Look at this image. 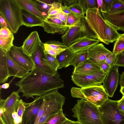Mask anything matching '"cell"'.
<instances>
[{
  "label": "cell",
  "mask_w": 124,
  "mask_h": 124,
  "mask_svg": "<svg viewBox=\"0 0 124 124\" xmlns=\"http://www.w3.org/2000/svg\"><path fill=\"white\" fill-rule=\"evenodd\" d=\"M57 71L51 74L43 71L35 66L15 85L18 87L17 91L22 93L27 99L41 96L52 90L63 87V81Z\"/></svg>",
  "instance_id": "6da1fadb"
},
{
  "label": "cell",
  "mask_w": 124,
  "mask_h": 124,
  "mask_svg": "<svg viewBox=\"0 0 124 124\" xmlns=\"http://www.w3.org/2000/svg\"><path fill=\"white\" fill-rule=\"evenodd\" d=\"M71 110L81 124H103L99 107L86 100H77Z\"/></svg>",
  "instance_id": "7a4b0ae2"
},
{
  "label": "cell",
  "mask_w": 124,
  "mask_h": 124,
  "mask_svg": "<svg viewBox=\"0 0 124 124\" xmlns=\"http://www.w3.org/2000/svg\"><path fill=\"white\" fill-rule=\"evenodd\" d=\"M23 8L17 0H0V15L4 19L9 29L16 33L23 25Z\"/></svg>",
  "instance_id": "3957f363"
},
{
  "label": "cell",
  "mask_w": 124,
  "mask_h": 124,
  "mask_svg": "<svg viewBox=\"0 0 124 124\" xmlns=\"http://www.w3.org/2000/svg\"><path fill=\"white\" fill-rule=\"evenodd\" d=\"M43 96L44 110L37 124H43L50 117L62 110L65 98L58 89L50 91Z\"/></svg>",
  "instance_id": "277c9868"
},
{
  "label": "cell",
  "mask_w": 124,
  "mask_h": 124,
  "mask_svg": "<svg viewBox=\"0 0 124 124\" xmlns=\"http://www.w3.org/2000/svg\"><path fill=\"white\" fill-rule=\"evenodd\" d=\"M85 37L97 39L96 35L89 26L83 15L81 21L70 27L61 37L62 42L68 47Z\"/></svg>",
  "instance_id": "5b68a950"
},
{
  "label": "cell",
  "mask_w": 124,
  "mask_h": 124,
  "mask_svg": "<svg viewBox=\"0 0 124 124\" xmlns=\"http://www.w3.org/2000/svg\"><path fill=\"white\" fill-rule=\"evenodd\" d=\"M97 8L88 9L86 11L85 20L89 27L96 35L100 41L107 45L106 37V21L101 16L100 9L96 13Z\"/></svg>",
  "instance_id": "8992f818"
},
{
  "label": "cell",
  "mask_w": 124,
  "mask_h": 124,
  "mask_svg": "<svg viewBox=\"0 0 124 124\" xmlns=\"http://www.w3.org/2000/svg\"><path fill=\"white\" fill-rule=\"evenodd\" d=\"M117 101L108 99L99 107L103 124H124V116L119 111Z\"/></svg>",
  "instance_id": "52a82bcc"
},
{
  "label": "cell",
  "mask_w": 124,
  "mask_h": 124,
  "mask_svg": "<svg viewBox=\"0 0 124 124\" xmlns=\"http://www.w3.org/2000/svg\"><path fill=\"white\" fill-rule=\"evenodd\" d=\"M108 72L102 70L98 73L91 74H83L73 73L71 80L74 83L81 88L101 85Z\"/></svg>",
  "instance_id": "ba28073f"
},
{
  "label": "cell",
  "mask_w": 124,
  "mask_h": 124,
  "mask_svg": "<svg viewBox=\"0 0 124 124\" xmlns=\"http://www.w3.org/2000/svg\"><path fill=\"white\" fill-rule=\"evenodd\" d=\"M19 93L17 91H14L5 100L0 97V107L2 108L5 111L0 118L2 119L4 124H14L12 114L20 99Z\"/></svg>",
  "instance_id": "9c48e42d"
},
{
  "label": "cell",
  "mask_w": 124,
  "mask_h": 124,
  "mask_svg": "<svg viewBox=\"0 0 124 124\" xmlns=\"http://www.w3.org/2000/svg\"><path fill=\"white\" fill-rule=\"evenodd\" d=\"M81 91L86 100L99 107L108 99L102 85L81 88Z\"/></svg>",
  "instance_id": "30bf717a"
},
{
  "label": "cell",
  "mask_w": 124,
  "mask_h": 124,
  "mask_svg": "<svg viewBox=\"0 0 124 124\" xmlns=\"http://www.w3.org/2000/svg\"><path fill=\"white\" fill-rule=\"evenodd\" d=\"M43 101V96L36 97L32 102L26 103L22 118V124H35Z\"/></svg>",
  "instance_id": "8fae6325"
},
{
  "label": "cell",
  "mask_w": 124,
  "mask_h": 124,
  "mask_svg": "<svg viewBox=\"0 0 124 124\" xmlns=\"http://www.w3.org/2000/svg\"><path fill=\"white\" fill-rule=\"evenodd\" d=\"M8 52L16 62L28 71H31L35 67V64L32 57L23 52L22 46L14 45Z\"/></svg>",
  "instance_id": "7c38bea8"
},
{
  "label": "cell",
  "mask_w": 124,
  "mask_h": 124,
  "mask_svg": "<svg viewBox=\"0 0 124 124\" xmlns=\"http://www.w3.org/2000/svg\"><path fill=\"white\" fill-rule=\"evenodd\" d=\"M118 67L113 66L110 68L103 82V86L109 97H112L118 86L119 75Z\"/></svg>",
  "instance_id": "4fadbf2b"
},
{
  "label": "cell",
  "mask_w": 124,
  "mask_h": 124,
  "mask_svg": "<svg viewBox=\"0 0 124 124\" xmlns=\"http://www.w3.org/2000/svg\"><path fill=\"white\" fill-rule=\"evenodd\" d=\"M42 27L44 31L48 33H58L63 35L70 27L67 26L65 23L59 19L46 16L43 21Z\"/></svg>",
  "instance_id": "5bb4252c"
},
{
  "label": "cell",
  "mask_w": 124,
  "mask_h": 124,
  "mask_svg": "<svg viewBox=\"0 0 124 124\" xmlns=\"http://www.w3.org/2000/svg\"><path fill=\"white\" fill-rule=\"evenodd\" d=\"M87 51L88 54V60L97 65L100 61H105L107 57L112 53L101 43L94 45Z\"/></svg>",
  "instance_id": "9a60e30c"
},
{
  "label": "cell",
  "mask_w": 124,
  "mask_h": 124,
  "mask_svg": "<svg viewBox=\"0 0 124 124\" xmlns=\"http://www.w3.org/2000/svg\"><path fill=\"white\" fill-rule=\"evenodd\" d=\"M42 43L38 32L34 31L26 38L22 46L23 52L31 57L40 46Z\"/></svg>",
  "instance_id": "2e32d148"
},
{
  "label": "cell",
  "mask_w": 124,
  "mask_h": 124,
  "mask_svg": "<svg viewBox=\"0 0 124 124\" xmlns=\"http://www.w3.org/2000/svg\"><path fill=\"white\" fill-rule=\"evenodd\" d=\"M6 68L9 77L12 76L21 79L29 72L16 62L8 52L6 53Z\"/></svg>",
  "instance_id": "e0dca14e"
},
{
  "label": "cell",
  "mask_w": 124,
  "mask_h": 124,
  "mask_svg": "<svg viewBox=\"0 0 124 124\" xmlns=\"http://www.w3.org/2000/svg\"><path fill=\"white\" fill-rule=\"evenodd\" d=\"M102 15L105 21L118 30L124 32V11L113 14L102 12Z\"/></svg>",
  "instance_id": "ac0fdd59"
},
{
  "label": "cell",
  "mask_w": 124,
  "mask_h": 124,
  "mask_svg": "<svg viewBox=\"0 0 124 124\" xmlns=\"http://www.w3.org/2000/svg\"><path fill=\"white\" fill-rule=\"evenodd\" d=\"M100 42L97 39L85 37L75 42L68 47L74 53L87 51Z\"/></svg>",
  "instance_id": "d6986e66"
},
{
  "label": "cell",
  "mask_w": 124,
  "mask_h": 124,
  "mask_svg": "<svg viewBox=\"0 0 124 124\" xmlns=\"http://www.w3.org/2000/svg\"><path fill=\"white\" fill-rule=\"evenodd\" d=\"M44 54V43L42 42L40 46L31 56L35 67L48 73L53 74L55 73L57 71H56L52 69L42 62L41 58Z\"/></svg>",
  "instance_id": "ffe728a7"
},
{
  "label": "cell",
  "mask_w": 124,
  "mask_h": 124,
  "mask_svg": "<svg viewBox=\"0 0 124 124\" xmlns=\"http://www.w3.org/2000/svg\"><path fill=\"white\" fill-rule=\"evenodd\" d=\"M23 9L36 16L44 21L46 16L43 14L33 0H17Z\"/></svg>",
  "instance_id": "44dd1931"
},
{
  "label": "cell",
  "mask_w": 124,
  "mask_h": 124,
  "mask_svg": "<svg viewBox=\"0 0 124 124\" xmlns=\"http://www.w3.org/2000/svg\"><path fill=\"white\" fill-rule=\"evenodd\" d=\"M102 70L97 64L88 60L79 66L74 69L73 73L83 74H93Z\"/></svg>",
  "instance_id": "7402d4cb"
},
{
  "label": "cell",
  "mask_w": 124,
  "mask_h": 124,
  "mask_svg": "<svg viewBox=\"0 0 124 124\" xmlns=\"http://www.w3.org/2000/svg\"><path fill=\"white\" fill-rule=\"evenodd\" d=\"M22 18L23 25L28 27L36 26L43 27V21L38 17L23 9Z\"/></svg>",
  "instance_id": "603a6c76"
},
{
  "label": "cell",
  "mask_w": 124,
  "mask_h": 124,
  "mask_svg": "<svg viewBox=\"0 0 124 124\" xmlns=\"http://www.w3.org/2000/svg\"><path fill=\"white\" fill-rule=\"evenodd\" d=\"M74 54V53L68 47L58 54L56 58L59 64L58 69L66 68L70 65Z\"/></svg>",
  "instance_id": "cb8c5ba5"
},
{
  "label": "cell",
  "mask_w": 124,
  "mask_h": 124,
  "mask_svg": "<svg viewBox=\"0 0 124 124\" xmlns=\"http://www.w3.org/2000/svg\"><path fill=\"white\" fill-rule=\"evenodd\" d=\"M6 52L0 48V83H3L7 81L9 77L6 68Z\"/></svg>",
  "instance_id": "d4e9b609"
},
{
  "label": "cell",
  "mask_w": 124,
  "mask_h": 124,
  "mask_svg": "<svg viewBox=\"0 0 124 124\" xmlns=\"http://www.w3.org/2000/svg\"><path fill=\"white\" fill-rule=\"evenodd\" d=\"M87 51L74 53L71 61L70 65L74 67V69L77 68L88 60Z\"/></svg>",
  "instance_id": "484cf974"
},
{
  "label": "cell",
  "mask_w": 124,
  "mask_h": 124,
  "mask_svg": "<svg viewBox=\"0 0 124 124\" xmlns=\"http://www.w3.org/2000/svg\"><path fill=\"white\" fill-rule=\"evenodd\" d=\"M106 37L108 44L118 39L120 34L114 27L107 23L105 24Z\"/></svg>",
  "instance_id": "4316f807"
},
{
  "label": "cell",
  "mask_w": 124,
  "mask_h": 124,
  "mask_svg": "<svg viewBox=\"0 0 124 124\" xmlns=\"http://www.w3.org/2000/svg\"><path fill=\"white\" fill-rule=\"evenodd\" d=\"M41 59L43 64L57 71L59 64L56 58L48 54H45L41 57Z\"/></svg>",
  "instance_id": "83f0119b"
},
{
  "label": "cell",
  "mask_w": 124,
  "mask_h": 124,
  "mask_svg": "<svg viewBox=\"0 0 124 124\" xmlns=\"http://www.w3.org/2000/svg\"><path fill=\"white\" fill-rule=\"evenodd\" d=\"M67 119L62 110L49 118L43 124H62Z\"/></svg>",
  "instance_id": "f1b7e54d"
},
{
  "label": "cell",
  "mask_w": 124,
  "mask_h": 124,
  "mask_svg": "<svg viewBox=\"0 0 124 124\" xmlns=\"http://www.w3.org/2000/svg\"><path fill=\"white\" fill-rule=\"evenodd\" d=\"M44 46L55 50L62 51L68 47L66 46L63 42L55 40H50L47 41L44 43Z\"/></svg>",
  "instance_id": "f546056e"
},
{
  "label": "cell",
  "mask_w": 124,
  "mask_h": 124,
  "mask_svg": "<svg viewBox=\"0 0 124 124\" xmlns=\"http://www.w3.org/2000/svg\"><path fill=\"white\" fill-rule=\"evenodd\" d=\"M124 11V0H113L111 7L107 13L113 14Z\"/></svg>",
  "instance_id": "4dcf8cb0"
},
{
  "label": "cell",
  "mask_w": 124,
  "mask_h": 124,
  "mask_svg": "<svg viewBox=\"0 0 124 124\" xmlns=\"http://www.w3.org/2000/svg\"><path fill=\"white\" fill-rule=\"evenodd\" d=\"M14 39L13 34L10 37L6 38H0V48L6 52H8L14 45Z\"/></svg>",
  "instance_id": "1f68e13d"
},
{
  "label": "cell",
  "mask_w": 124,
  "mask_h": 124,
  "mask_svg": "<svg viewBox=\"0 0 124 124\" xmlns=\"http://www.w3.org/2000/svg\"><path fill=\"white\" fill-rule=\"evenodd\" d=\"M83 16L78 15L71 11L68 15L66 25L70 27L74 26L81 21Z\"/></svg>",
  "instance_id": "d6a6232c"
},
{
  "label": "cell",
  "mask_w": 124,
  "mask_h": 124,
  "mask_svg": "<svg viewBox=\"0 0 124 124\" xmlns=\"http://www.w3.org/2000/svg\"><path fill=\"white\" fill-rule=\"evenodd\" d=\"M78 2L86 11L88 9L97 7V0H78Z\"/></svg>",
  "instance_id": "836d02e7"
},
{
  "label": "cell",
  "mask_w": 124,
  "mask_h": 124,
  "mask_svg": "<svg viewBox=\"0 0 124 124\" xmlns=\"http://www.w3.org/2000/svg\"><path fill=\"white\" fill-rule=\"evenodd\" d=\"M34 2L40 10L43 13H47L51 6V4L47 3L41 0H34Z\"/></svg>",
  "instance_id": "e575fe53"
},
{
  "label": "cell",
  "mask_w": 124,
  "mask_h": 124,
  "mask_svg": "<svg viewBox=\"0 0 124 124\" xmlns=\"http://www.w3.org/2000/svg\"><path fill=\"white\" fill-rule=\"evenodd\" d=\"M69 7L71 11L78 15H84L86 14V11L78 1L72 4Z\"/></svg>",
  "instance_id": "d590c367"
},
{
  "label": "cell",
  "mask_w": 124,
  "mask_h": 124,
  "mask_svg": "<svg viewBox=\"0 0 124 124\" xmlns=\"http://www.w3.org/2000/svg\"><path fill=\"white\" fill-rule=\"evenodd\" d=\"M62 5L59 2L54 1L51 4V6L48 11V16H51L55 15L62 10Z\"/></svg>",
  "instance_id": "8d00e7d4"
},
{
  "label": "cell",
  "mask_w": 124,
  "mask_h": 124,
  "mask_svg": "<svg viewBox=\"0 0 124 124\" xmlns=\"http://www.w3.org/2000/svg\"><path fill=\"white\" fill-rule=\"evenodd\" d=\"M124 50V41L117 40L114 43L112 53L116 55Z\"/></svg>",
  "instance_id": "74e56055"
},
{
  "label": "cell",
  "mask_w": 124,
  "mask_h": 124,
  "mask_svg": "<svg viewBox=\"0 0 124 124\" xmlns=\"http://www.w3.org/2000/svg\"><path fill=\"white\" fill-rule=\"evenodd\" d=\"M81 90V88L72 87L71 90L72 96L73 97L79 98L86 100V98Z\"/></svg>",
  "instance_id": "f35d334b"
},
{
  "label": "cell",
  "mask_w": 124,
  "mask_h": 124,
  "mask_svg": "<svg viewBox=\"0 0 124 124\" xmlns=\"http://www.w3.org/2000/svg\"><path fill=\"white\" fill-rule=\"evenodd\" d=\"M68 15V14L65 13L62 10L55 15L48 16H47L49 18H55L59 19L63 22L66 25Z\"/></svg>",
  "instance_id": "ab89813d"
},
{
  "label": "cell",
  "mask_w": 124,
  "mask_h": 124,
  "mask_svg": "<svg viewBox=\"0 0 124 124\" xmlns=\"http://www.w3.org/2000/svg\"><path fill=\"white\" fill-rule=\"evenodd\" d=\"M13 33L8 28H0V38H6L11 36Z\"/></svg>",
  "instance_id": "60d3db41"
},
{
  "label": "cell",
  "mask_w": 124,
  "mask_h": 124,
  "mask_svg": "<svg viewBox=\"0 0 124 124\" xmlns=\"http://www.w3.org/2000/svg\"><path fill=\"white\" fill-rule=\"evenodd\" d=\"M117 55L112 53V54L107 57L105 60L111 68L114 65L116 59Z\"/></svg>",
  "instance_id": "b9f144b4"
},
{
  "label": "cell",
  "mask_w": 124,
  "mask_h": 124,
  "mask_svg": "<svg viewBox=\"0 0 124 124\" xmlns=\"http://www.w3.org/2000/svg\"><path fill=\"white\" fill-rule=\"evenodd\" d=\"M114 65L124 67V54L119 53L117 55L116 60Z\"/></svg>",
  "instance_id": "7bdbcfd3"
},
{
  "label": "cell",
  "mask_w": 124,
  "mask_h": 124,
  "mask_svg": "<svg viewBox=\"0 0 124 124\" xmlns=\"http://www.w3.org/2000/svg\"><path fill=\"white\" fill-rule=\"evenodd\" d=\"M97 65L100 67L101 70L104 73L108 72L110 68L109 65L105 61H100L98 63Z\"/></svg>",
  "instance_id": "ee69618b"
},
{
  "label": "cell",
  "mask_w": 124,
  "mask_h": 124,
  "mask_svg": "<svg viewBox=\"0 0 124 124\" xmlns=\"http://www.w3.org/2000/svg\"><path fill=\"white\" fill-rule=\"evenodd\" d=\"M45 54H47L56 58L57 56L62 51H57L51 49L44 46Z\"/></svg>",
  "instance_id": "f6af8a7d"
},
{
  "label": "cell",
  "mask_w": 124,
  "mask_h": 124,
  "mask_svg": "<svg viewBox=\"0 0 124 124\" xmlns=\"http://www.w3.org/2000/svg\"><path fill=\"white\" fill-rule=\"evenodd\" d=\"M117 107L120 113L124 116V96L117 101Z\"/></svg>",
  "instance_id": "bcb514c9"
},
{
  "label": "cell",
  "mask_w": 124,
  "mask_h": 124,
  "mask_svg": "<svg viewBox=\"0 0 124 124\" xmlns=\"http://www.w3.org/2000/svg\"><path fill=\"white\" fill-rule=\"evenodd\" d=\"M78 0H59L58 1L62 6L69 7L72 4L78 2Z\"/></svg>",
  "instance_id": "7dc6e473"
},
{
  "label": "cell",
  "mask_w": 124,
  "mask_h": 124,
  "mask_svg": "<svg viewBox=\"0 0 124 124\" xmlns=\"http://www.w3.org/2000/svg\"><path fill=\"white\" fill-rule=\"evenodd\" d=\"M113 0H103L105 6L106 13H107L112 7Z\"/></svg>",
  "instance_id": "c3c4849f"
},
{
  "label": "cell",
  "mask_w": 124,
  "mask_h": 124,
  "mask_svg": "<svg viewBox=\"0 0 124 124\" xmlns=\"http://www.w3.org/2000/svg\"><path fill=\"white\" fill-rule=\"evenodd\" d=\"M0 28H8L9 29V26L8 24H7L6 20L3 18V17L0 15Z\"/></svg>",
  "instance_id": "681fc988"
},
{
  "label": "cell",
  "mask_w": 124,
  "mask_h": 124,
  "mask_svg": "<svg viewBox=\"0 0 124 124\" xmlns=\"http://www.w3.org/2000/svg\"><path fill=\"white\" fill-rule=\"evenodd\" d=\"M62 10L65 13L68 15L71 12L69 7L66 6H62Z\"/></svg>",
  "instance_id": "f907efd6"
},
{
  "label": "cell",
  "mask_w": 124,
  "mask_h": 124,
  "mask_svg": "<svg viewBox=\"0 0 124 124\" xmlns=\"http://www.w3.org/2000/svg\"><path fill=\"white\" fill-rule=\"evenodd\" d=\"M62 124H81L79 123L77 121H74L70 120L68 118Z\"/></svg>",
  "instance_id": "816d5d0a"
},
{
  "label": "cell",
  "mask_w": 124,
  "mask_h": 124,
  "mask_svg": "<svg viewBox=\"0 0 124 124\" xmlns=\"http://www.w3.org/2000/svg\"><path fill=\"white\" fill-rule=\"evenodd\" d=\"M119 82V85L121 86H124V71L122 72L120 75V78Z\"/></svg>",
  "instance_id": "f5cc1de1"
},
{
  "label": "cell",
  "mask_w": 124,
  "mask_h": 124,
  "mask_svg": "<svg viewBox=\"0 0 124 124\" xmlns=\"http://www.w3.org/2000/svg\"><path fill=\"white\" fill-rule=\"evenodd\" d=\"M9 86V84L5 83L3 84L0 86V89L1 88L6 89H8Z\"/></svg>",
  "instance_id": "db71d44e"
},
{
  "label": "cell",
  "mask_w": 124,
  "mask_h": 124,
  "mask_svg": "<svg viewBox=\"0 0 124 124\" xmlns=\"http://www.w3.org/2000/svg\"><path fill=\"white\" fill-rule=\"evenodd\" d=\"M118 40L124 41V33L120 35Z\"/></svg>",
  "instance_id": "11a10c76"
},
{
  "label": "cell",
  "mask_w": 124,
  "mask_h": 124,
  "mask_svg": "<svg viewBox=\"0 0 124 124\" xmlns=\"http://www.w3.org/2000/svg\"><path fill=\"white\" fill-rule=\"evenodd\" d=\"M120 91L123 96H124V86H121Z\"/></svg>",
  "instance_id": "9f6ffc18"
},
{
  "label": "cell",
  "mask_w": 124,
  "mask_h": 124,
  "mask_svg": "<svg viewBox=\"0 0 124 124\" xmlns=\"http://www.w3.org/2000/svg\"><path fill=\"white\" fill-rule=\"evenodd\" d=\"M0 124H4L1 118H0Z\"/></svg>",
  "instance_id": "6f0895ef"
},
{
  "label": "cell",
  "mask_w": 124,
  "mask_h": 124,
  "mask_svg": "<svg viewBox=\"0 0 124 124\" xmlns=\"http://www.w3.org/2000/svg\"><path fill=\"white\" fill-rule=\"evenodd\" d=\"M122 54H124V50L121 53H120Z\"/></svg>",
  "instance_id": "680465c9"
},
{
  "label": "cell",
  "mask_w": 124,
  "mask_h": 124,
  "mask_svg": "<svg viewBox=\"0 0 124 124\" xmlns=\"http://www.w3.org/2000/svg\"></svg>",
  "instance_id": "91938a15"
}]
</instances>
